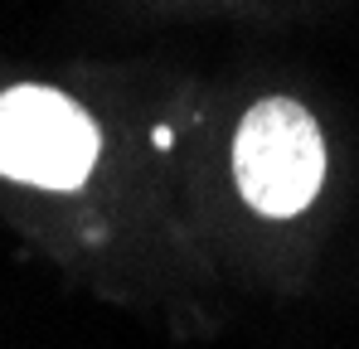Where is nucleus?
Listing matches in <instances>:
<instances>
[{
  "label": "nucleus",
  "mask_w": 359,
  "mask_h": 349,
  "mask_svg": "<svg viewBox=\"0 0 359 349\" xmlns=\"http://www.w3.org/2000/svg\"><path fill=\"white\" fill-rule=\"evenodd\" d=\"M102 151L93 116L54 88H10L0 97V174L39 189H78Z\"/></svg>",
  "instance_id": "obj_2"
},
{
  "label": "nucleus",
  "mask_w": 359,
  "mask_h": 349,
  "mask_svg": "<svg viewBox=\"0 0 359 349\" xmlns=\"http://www.w3.org/2000/svg\"><path fill=\"white\" fill-rule=\"evenodd\" d=\"M233 174H238L243 199L257 214L267 219L301 214L325 179L320 126L292 97H267L248 107L233 141Z\"/></svg>",
  "instance_id": "obj_1"
}]
</instances>
